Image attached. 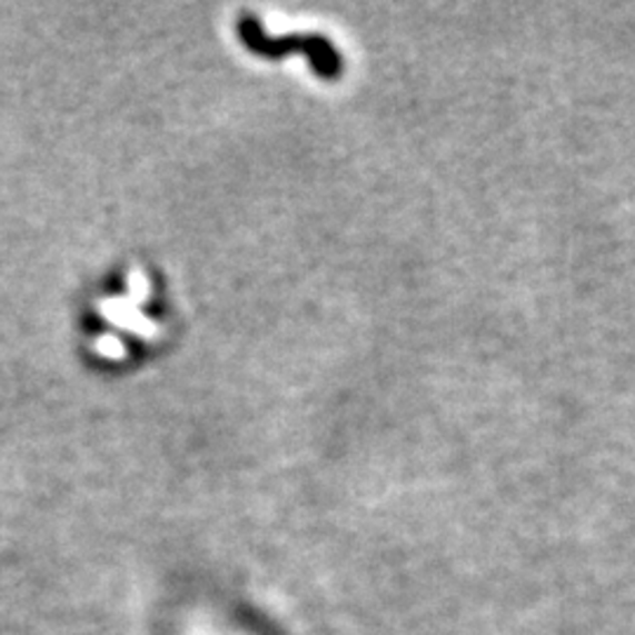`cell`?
<instances>
[{
    "label": "cell",
    "mask_w": 635,
    "mask_h": 635,
    "mask_svg": "<svg viewBox=\"0 0 635 635\" xmlns=\"http://www.w3.org/2000/svg\"><path fill=\"white\" fill-rule=\"evenodd\" d=\"M242 43L248 46L250 50H255L257 54H266V57H282L288 52L301 50L306 57H309L314 71L320 78L335 80L341 71V59L337 54V50L333 48L330 40H325L323 36H304V33H295V36H266L259 27V22L255 17H242V22L238 27Z\"/></svg>",
    "instance_id": "obj_1"
}]
</instances>
